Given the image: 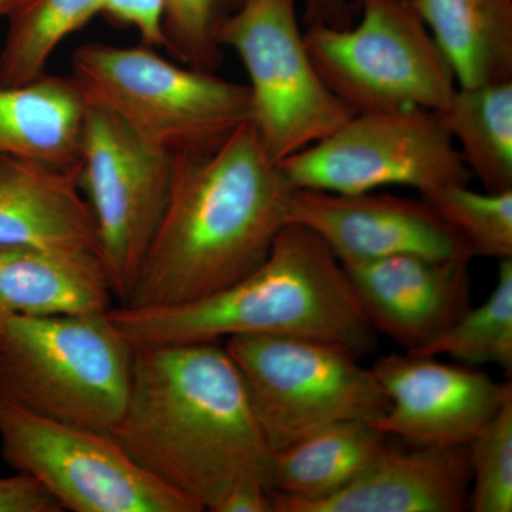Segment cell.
I'll list each match as a JSON object with an SVG mask.
<instances>
[{
	"mask_svg": "<svg viewBox=\"0 0 512 512\" xmlns=\"http://www.w3.org/2000/svg\"><path fill=\"white\" fill-rule=\"evenodd\" d=\"M111 434L138 466L201 512H217L239 484L272 490L274 450L220 342L134 348L126 407Z\"/></svg>",
	"mask_w": 512,
	"mask_h": 512,
	"instance_id": "cell-1",
	"label": "cell"
},
{
	"mask_svg": "<svg viewBox=\"0 0 512 512\" xmlns=\"http://www.w3.org/2000/svg\"><path fill=\"white\" fill-rule=\"evenodd\" d=\"M295 190L249 123L214 150L174 156L163 217L123 306L181 305L247 276L288 225Z\"/></svg>",
	"mask_w": 512,
	"mask_h": 512,
	"instance_id": "cell-2",
	"label": "cell"
},
{
	"mask_svg": "<svg viewBox=\"0 0 512 512\" xmlns=\"http://www.w3.org/2000/svg\"><path fill=\"white\" fill-rule=\"evenodd\" d=\"M107 316L133 348L284 336L335 343L360 357L377 345L339 259L296 224L279 232L258 268L221 291L163 308L111 306Z\"/></svg>",
	"mask_w": 512,
	"mask_h": 512,
	"instance_id": "cell-3",
	"label": "cell"
},
{
	"mask_svg": "<svg viewBox=\"0 0 512 512\" xmlns=\"http://www.w3.org/2000/svg\"><path fill=\"white\" fill-rule=\"evenodd\" d=\"M134 348L106 312L0 319V400L45 419L113 433Z\"/></svg>",
	"mask_w": 512,
	"mask_h": 512,
	"instance_id": "cell-4",
	"label": "cell"
},
{
	"mask_svg": "<svg viewBox=\"0 0 512 512\" xmlns=\"http://www.w3.org/2000/svg\"><path fill=\"white\" fill-rule=\"evenodd\" d=\"M72 69L87 106L109 111L173 156L214 150L251 116L248 86L177 66L146 47L89 43L74 52Z\"/></svg>",
	"mask_w": 512,
	"mask_h": 512,
	"instance_id": "cell-5",
	"label": "cell"
},
{
	"mask_svg": "<svg viewBox=\"0 0 512 512\" xmlns=\"http://www.w3.org/2000/svg\"><path fill=\"white\" fill-rule=\"evenodd\" d=\"M355 28L309 25L306 47L326 86L353 113L443 110L457 80L429 29L402 0H360Z\"/></svg>",
	"mask_w": 512,
	"mask_h": 512,
	"instance_id": "cell-6",
	"label": "cell"
},
{
	"mask_svg": "<svg viewBox=\"0 0 512 512\" xmlns=\"http://www.w3.org/2000/svg\"><path fill=\"white\" fill-rule=\"evenodd\" d=\"M272 450L343 421H375L389 400L345 346L284 336L225 340Z\"/></svg>",
	"mask_w": 512,
	"mask_h": 512,
	"instance_id": "cell-7",
	"label": "cell"
},
{
	"mask_svg": "<svg viewBox=\"0 0 512 512\" xmlns=\"http://www.w3.org/2000/svg\"><path fill=\"white\" fill-rule=\"evenodd\" d=\"M249 77L251 116L275 163L322 140L355 116L326 86L299 28L296 0H245L218 30Z\"/></svg>",
	"mask_w": 512,
	"mask_h": 512,
	"instance_id": "cell-8",
	"label": "cell"
},
{
	"mask_svg": "<svg viewBox=\"0 0 512 512\" xmlns=\"http://www.w3.org/2000/svg\"><path fill=\"white\" fill-rule=\"evenodd\" d=\"M279 165L298 190L333 194L406 185L424 195L471 177L437 114L423 109L357 113Z\"/></svg>",
	"mask_w": 512,
	"mask_h": 512,
	"instance_id": "cell-9",
	"label": "cell"
},
{
	"mask_svg": "<svg viewBox=\"0 0 512 512\" xmlns=\"http://www.w3.org/2000/svg\"><path fill=\"white\" fill-rule=\"evenodd\" d=\"M0 457L63 510L201 512L138 466L111 433L45 419L0 400Z\"/></svg>",
	"mask_w": 512,
	"mask_h": 512,
	"instance_id": "cell-10",
	"label": "cell"
},
{
	"mask_svg": "<svg viewBox=\"0 0 512 512\" xmlns=\"http://www.w3.org/2000/svg\"><path fill=\"white\" fill-rule=\"evenodd\" d=\"M173 173V154L138 137L109 111L86 107L77 178L96 224L99 258L119 305L136 284L163 217Z\"/></svg>",
	"mask_w": 512,
	"mask_h": 512,
	"instance_id": "cell-11",
	"label": "cell"
},
{
	"mask_svg": "<svg viewBox=\"0 0 512 512\" xmlns=\"http://www.w3.org/2000/svg\"><path fill=\"white\" fill-rule=\"evenodd\" d=\"M389 409L376 429L409 446H464L512 397V384L436 356L390 353L372 367Z\"/></svg>",
	"mask_w": 512,
	"mask_h": 512,
	"instance_id": "cell-12",
	"label": "cell"
},
{
	"mask_svg": "<svg viewBox=\"0 0 512 512\" xmlns=\"http://www.w3.org/2000/svg\"><path fill=\"white\" fill-rule=\"evenodd\" d=\"M288 224L301 225L318 235L340 264L396 255L474 258L467 242L424 198L296 188L289 202Z\"/></svg>",
	"mask_w": 512,
	"mask_h": 512,
	"instance_id": "cell-13",
	"label": "cell"
},
{
	"mask_svg": "<svg viewBox=\"0 0 512 512\" xmlns=\"http://www.w3.org/2000/svg\"><path fill=\"white\" fill-rule=\"evenodd\" d=\"M470 262L396 255L342 266L376 333L413 353L439 339L470 309Z\"/></svg>",
	"mask_w": 512,
	"mask_h": 512,
	"instance_id": "cell-14",
	"label": "cell"
},
{
	"mask_svg": "<svg viewBox=\"0 0 512 512\" xmlns=\"http://www.w3.org/2000/svg\"><path fill=\"white\" fill-rule=\"evenodd\" d=\"M468 447L389 444L342 490L311 503L272 493L274 512H463L470 498Z\"/></svg>",
	"mask_w": 512,
	"mask_h": 512,
	"instance_id": "cell-15",
	"label": "cell"
},
{
	"mask_svg": "<svg viewBox=\"0 0 512 512\" xmlns=\"http://www.w3.org/2000/svg\"><path fill=\"white\" fill-rule=\"evenodd\" d=\"M0 247L92 252L99 239L77 170L0 156Z\"/></svg>",
	"mask_w": 512,
	"mask_h": 512,
	"instance_id": "cell-16",
	"label": "cell"
},
{
	"mask_svg": "<svg viewBox=\"0 0 512 512\" xmlns=\"http://www.w3.org/2000/svg\"><path fill=\"white\" fill-rule=\"evenodd\" d=\"M113 299L92 252L0 247V319L106 312Z\"/></svg>",
	"mask_w": 512,
	"mask_h": 512,
	"instance_id": "cell-17",
	"label": "cell"
},
{
	"mask_svg": "<svg viewBox=\"0 0 512 512\" xmlns=\"http://www.w3.org/2000/svg\"><path fill=\"white\" fill-rule=\"evenodd\" d=\"M86 107L72 77L0 87V156L77 170Z\"/></svg>",
	"mask_w": 512,
	"mask_h": 512,
	"instance_id": "cell-18",
	"label": "cell"
},
{
	"mask_svg": "<svg viewBox=\"0 0 512 512\" xmlns=\"http://www.w3.org/2000/svg\"><path fill=\"white\" fill-rule=\"evenodd\" d=\"M451 64L458 86L512 80V0H402Z\"/></svg>",
	"mask_w": 512,
	"mask_h": 512,
	"instance_id": "cell-19",
	"label": "cell"
},
{
	"mask_svg": "<svg viewBox=\"0 0 512 512\" xmlns=\"http://www.w3.org/2000/svg\"><path fill=\"white\" fill-rule=\"evenodd\" d=\"M390 437L370 421L323 427L274 450L271 487L279 500L311 503L342 490L389 446Z\"/></svg>",
	"mask_w": 512,
	"mask_h": 512,
	"instance_id": "cell-20",
	"label": "cell"
},
{
	"mask_svg": "<svg viewBox=\"0 0 512 512\" xmlns=\"http://www.w3.org/2000/svg\"><path fill=\"white\" fill-rule=\"evenodd\" d=\"M436 114L485 191L512 190V80L457 87Z\"/></svg>",
	"mask_w": 512,
	"mask_h": 512,
	"instance_id": "cell-21",
	"label": "cell"
},
{
	"mask_svg": "<svg viewBox=\"0 0 512 512\" xmlns=\"http://www.w3.org/2000/svg\"><path fill=\"white\" fill-rule=\"evenodd\" d=\"M104 0H25L8 16L9 29L0 50V87L26 86L46 76L56 47L82 29Z\"/></svg>",
	"mask_w": 512,
	"mask_h": 512,
	"instance_id": "cell-22",
	"label": "cell"
},
{
	"mask_svg": "<svg viewBox=\"0 0 512 512\" xmlns=\"http://www.w3.org/2000/svg\"><path fill=\"white\" fill-rule=\"evenodd\" d=\"M413 355H446L467 365H497L511 372L512 258L501 259L497 285L487 301L474 309L470 306L439 339Z\"/></svg>",
	"mask_w": 512,
	"mask_h": 512,
	"instance_id": "cell-23",
	"label": "cell"
},
{
	"mask_svg": "<svg viewBox=\"0 0 512 512\" xmlns=\"http://www.w3.org/2000/svg\"><path fill=\"white\" fill-rule=\"evenodd\" d=\"M467 242L474 256L512 258V190L478 192L447 185L421 195Z\"/></svg>",
	"mask_w": 512,
	"mask_h": 512,
	"instance_id": "cell-24",
	"label": "cell"
},
{
	"mask_svg": "<svg viewBox=\"0 0 512 512\" xmlns=\"http://www.w3.org/2000/svg\"><path fill=\"white\" fill-rule=\"evenodd\" d=\"M468 447L474 512L512 511V397L478 431Z\"/></svg>",
	"mask_w": 512,
	"mask_h": 512,
	"instance_id": "cell-25",
	"label": "cell"
},
{
	"mask_svg": "<svg viewBox=\"0 0 512 512\" xmlns=\"http://www.w3.org/2000/svg\"><path fill=\"white\" fill-rule=\"evenodd\" d=\"M245 0H167L165 47L194 69L211 72L221 63L218 30Z\"/></svg>",
	"mask_w": 512,
	"mask_h": 512,
	"instance_id": "cell-26",
	"label": "cell"
},
{
	"mask_svg": "<svg viewBox=\"0 0 512 512\" xmlns=\"http://www.w3.org/2000/svg\"><path fill=\"white\" fill-rule=\"evenodd\" d=\"M167 0H104L103 12L134 26L148 46H165L164 15Z\"/></svg>",
	"mask_w": 512,
	"mask_h": 512,
	"instance_id": "cell-27",
	"label": "cell"
},
{
	"mask_svg": "<svg viewBox=\"0 0 512 512\" xmlns=\"http://www.w3.org/2000/svg\"><path fill=\"white\" fill-rule=\"evenodd\" d=\"M49 491L36 478L15 471L0 477V512H62Z\"/></svg>",
	"mask_w": 512,
	"mask_h": 512,
	"instance_id": "cell-28",
	"label": "cell"
},
{
	"mask_svg": "<svg viewBox=\"0 0 512 512\" xmlns=\"http://www.w3.org/2000/svg\"><path fill=\"white\" fill-rule=\"evenodd\" d=\"M274 490L261 483L239 484L222 501L217 512H274Z\"/></svg>",
	"mask_w": 512,
	"mask_h": 512,
	"instance_id": "cell-29",
	"label": "cell"
},
{
	"mask_svg": "<svg viewBox=\"0 0 512 512\" xmlns=\"http://www.w3.org/2000/svg\"><path fill=\"white\" fill-rule=\"evenodd\" d=\"M308 25H326L343 28L350 26L355 5L350 0H303Z\"/></svg>",
	"mask_w": 512,
	"mask_h": 512,
	"instance_id": "cell-30",
	"label": "cell"
},
{
	"mask_svg": "<svg viewBox=\"0 0 512 512\" xmlns=\"http://www.w3.org/2000/svg\"><path fill=\"white\" fill-rule=\"evenodd\" d=\"M23 2L25 0H0V18H3V16L8 18Z\"/></svg>",
	"mask_w": 512,
	"mask_h": 512,
	"instance_id": "cell-31",
	"label": "cell"
}]
</instances>
